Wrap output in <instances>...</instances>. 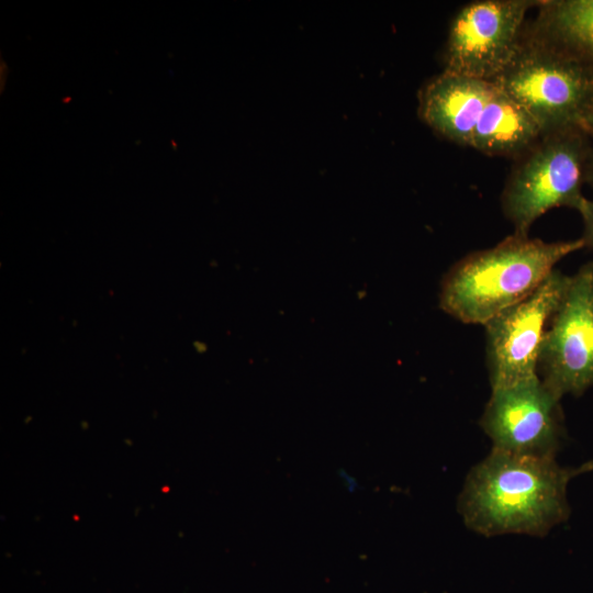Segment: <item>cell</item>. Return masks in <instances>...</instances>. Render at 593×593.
Instances as JSON below:
<instances>
[{
    "mask_svg": "<svg viewBox=\"0 0 593 593\" xmlns=\"http://www.w3.org/2000/svg\"><path fill=\"white\" fill-rule=\"evenodd\" d=\"M572 469L556 458L493 449L466 478L458 497L465 525L486 536H545L570 514L567 484Z\"/></svg>",
    "mask_w": 593,
    "mask_h": 593,
    "instance_id": "1",
    "label": "cell"
},
{
    "mask_svg": "<svg viewBox=\"0 0 593 593\" xmlns=\"http://www.w3.org/2000/svg\"><path fill=\"white\" fill-rule=\"evenodd\" d=\"M583 247L582 237L545 242L513 233L455 262L440 282L438 305L461 323L484 325L534 292L561 259Z\"/></svg>",
    "mask_w": 593,
    "mask_h": 593,
    "instance_id": "2",
    "label": "cell"
},
{
    "mask_svg": "<svg viewBox=\"0 0 593 593\" xmlns=\"http://www.w3.org/2000/svg\"><path fill=\"white\" fill-rule=\"evenodd\" d=\"M492 82L534 118L542 135L580 125L593 98V69L525 33Z\"/></svg>",
    "mask_w": 593,
    "mask_h": 593,
    "instance_id": "3",
    "label": "cell"
},
{
    "mask_svg": "<svg viewBox=\"0 0 593 593\" xmlns=\"http://www.w3.org/2000/svg\"><path fill=\"white\" fill-rule=\"evenodd\" d=\"M583 149L571 128L547 135L516 158L501 194L504 216L514 233L528 235L533 223L551 209H579L584 197Z\"/></svg>",
    "mask_w": 593,
    "mask_h": 593,
    "instance_id": "4",
    "label": "cell"
},
{
    "mask_svg": "<svg viewBox=\"0 0 593 593\" xmlns=\"http://www.w3.org/2000/svg\"><path fill=\"white\" fill-rule=\"evenodd\" d=\"M570 278L556 268L534 292L483 325L491 390L538 377L545 334Z\"/></svg>",
    "mask_w": 593,
    "mask_h": 593,
    "instance_id": "5",
    "label": "cell"
},
{
    "mask_svg": "<svg viewBox=\"0 0 593 593\" xmlns=\"http://www.w3.org/2000/svg\"><path fill=\"white\" fill-rule=\"evenodd\" d=\"M537 0H478L451 20L445 70L493 81L519 48L527 12Z\"/></svg>",
    "mask_w": 593,
    "mask_h": 593,
    "instance_id": "6",
    "label": "cell"
},
{
    "mask_svg": "<svg viewBox=\"0 0 593 593\" xmlns=\"http://www.w3.org/2000/svg\"><path fill=\"white\" fill-rule=\"evenodd\" d=\"M538 376L560 398L593 387V260L570 278L545 334Z\"/></svg>",
    "mask_w": 593,
    "mask_h": 593,
    "instance_id": "7",
    "label": "cell"
},
{
    "mask_svg": "<svg viewBox=\"0 0 593 593\" xmlns=\"http://www.w3.org/2000/svg\"><path fill=\"white\" fill-rule=\"evenodd\" d=\"M560 398L538 377L493 389L480 425L492 448L555 458L564 435Z\"/></svg>",
    "mask_w": 593,
    "mask_h": 593,
    "instance_id": "8",
    "label": "cell"
},
{
    "mask_svg": "<svg viewBox=\"0 0 593 593\" xmlns=\"http://www.w3.org/2000/svg\"><path fill=\"white\" fill-rule=\"evenodd\" d=\"M493 88L491 81L444 69L419 91V116L446 139L471 147L473 131Z\"/></svg>",
    "mask_w": 593,
    "mask_h": 593,
    "instance_id": "9",
    "label": "cell"
},
{
    "mask_svg": "<svg viewBox=\"0 0 593 593\" xmlns=\"http://www.w3.org/2000/svg\"><path fill=\"white\" fill-rule=\"evenodd\" d=\"M541 136L534 118L494 85L473 131L471 147L484 155L516 159Z\"/></svg>",
    "mask_w": 593,
    "mask_h": 593,
    "instance_id": "10",
    "label": "cell"
},
{
    "mask_svg": "<svg viewBox=\"0 0 593 593\" xmlns=\"http://www.w3.org/2000/svg\"><path fill=\"white\" fill-rule=\"evenodd\" d=\"M527 34L593 69V0H538Z\"/></svg>",
    "mask_w": 593,
    "mask_h": 593,
    "instance_id": "11",
    "label": "cell"
},
{
    "mask_svg": "<svg viewBox=\"0 0 593 593\" xmlns=\"http://www.w3.org/2000/svg\"><path fill=\"white\" fill-rule=\"evenodd\" d=\"M584 223L583 240L585 246L593 248V200L586 198L578 209Z\"/></svg>",
    "mask_w": 593,
    "mask_h": 593,
    "instance_id": "12",
    "label": "cell"
},
{
    "mask_svg": "<svg viewBox=\"0 0 593 593\" xmlns=\"http://www.w3.org/2000/svg\"><path fill=\"white\" fill-rule=\"evenodd\" d=\"M337 474L348 492L353 493L359 489V483L356 478L346 472L345 470L339 469Z\"/></svg>",
    "mask_w": 593,
    "mask_h": 593,
    "instance_id": "13",
    "label": "cell"
},
{
    "mask_svg": "<svg viewBox=\"0 0 593 593\" xmlns=\"http://www.w3.org/2000/svg\"><path fill=\"white\" fill-rule=\"evenodd\" d=\"M580 125L593 132V98L581 116Z\"/></svg>",
    "mask_w": 593,
    "mask_h": 593,
    "instance_id": "14",
    "label": "cell"
},
{
    "mask_svg": "<svg viewBox=\"0 0 593 593\" xmlns=\"http://www.w3.org/2000/svg\"><path fill=\"white\" fill-rule=\"evenodd\" d=\"M593 471V459L582 463L579 468L572 469L573 477Z\"/></svg>",
    "mask_w": 593,
    "mask_h": 593,
    "instance_id": "15",
    "label": "cell"
}]
</instances>
